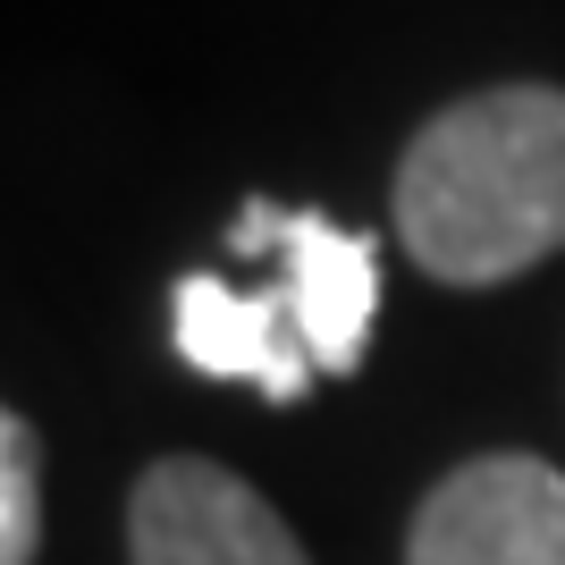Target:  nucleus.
Instances as JSON below:
<instances>
[{
    "label": "nucleus",
    "instance_id": "obj_1",
    "mask_svg": "<svg viewBox=\"0 0 565 565\" xmlns=\"http://www.w3.org/2000/svg\"><path fill=\"white\" fill-rule=\"evenodd\" d=\"M397 236L448 287H498L565 254L557 85H498L430 118L397 161Z\"/></svg>",
    "mask_w": 565,
    "mask_h": 565
},
{
    "label": "nucleus",
    "instance_id": "obj_2",
    "mask_svg": "<svg viewBox=\"0 0 565 565\" xmlns=\"http://www.w3.org/2000/svg\"><path fill=\"white\" fill-rule=\"evenodd\" d=\"M405 565H565V472L541 456H472L405 532Z\"/></svg>",
    "mask_w": 565,
    "mask_h": 565
},
{
    "label": "nucleus",
    "instance_id": "obj_3",
    "mask_svg": "<svg viewBox=\"0 0 565 565\" xmlns=\"http://www.w3.org/2000/svg\"><path fill=\"white\" fill-rule=\"evenodd\" d=\"M136 565H312L279 507L212 456H161L127 498Z\"/></svg>",
    "mask_w": 565,
    "mask_h": 565
},
{
    "label": "nucleus",
    "instance_id": "obj_4",
    "mask_svg": "<svg viewBox=\"0 0 565 565\" xmlns=\"http://www.w3.org/2000/svg\"><path fill=\"white\" fill-rule=\"evenodd\" d=\"M169 338H178V354L203 380H254L270 405H296L312 388V347L279 287L236 296L212 270H186L178 296H169Z\"/></svg>",
    "mask_w": 565,
    "mask_h": 565
},
{
    "label": "nucleus",
    "instance_id": "obj_5",
    "mask_svg": "<svg viewBox=\"0 0 565 565\" xmlns=\"http://www.w3.org/2000/svg\"><path fill=\"white\" fill-rule=\"evenodd\" d=\"M279 296L296 312V330L312 347V372H354L372 347V312H380V245L363 228H338L321 212H287L279 245Z\"/></svg>",
    "mask_w": 565,
    "mask_h": 565
},
{
    "label": "nucleus",
    "instance_id": "obj_6",
    "mask_svg": "<svg viewBox=\"0 0 565 565\" xmlns=\"http://www.w3.org/2000/svg\"><path fill=\"white\" fill-rule=\"evenodd\" d=\"M43 557V439L0 405V565Z\"/></svg>",
    "mask_w": 565,
    "mask_h": 565
},
{
    "label": "nucleus",
    "instance_id": "obj_7",
    "mask_svg": "<svg viewBox=\"0 0 565 565\" xmlns=\"http://www.w3.org/2000/svg\"><path fill=\"white\" fill-rule=\"evenodd\" d=\"M279 228H287V203L254 194V203L228 220V254H270V245H279Z\"/></svg>",
    "mask_w": 565,
    "mask_h": 565
}]
</instances>
